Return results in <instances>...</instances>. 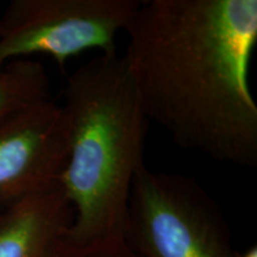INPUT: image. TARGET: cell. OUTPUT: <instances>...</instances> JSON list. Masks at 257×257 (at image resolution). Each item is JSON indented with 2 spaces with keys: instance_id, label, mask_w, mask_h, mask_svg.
<instances>
[{
  "instance_id": "obj_1",
  "label": "cell",
  "mask_w": 257,
  "mask_h": 257,
  "mask_svg": "<svg viewBox=\"0 0 257 257\" xmlns=\"http://www.w3.org/2000/svg\"><path fill=\"white\" fill-rule=\"evenodd\" d=\"M124 31L123 56L148 120L182 149L256 167L249 68L257 0L142 2Z\"/></svg>"
},
{
  "instance_id": "obj_2",
  "label": "cell",
  "mask_w": 257,
  "mask_h": 257,
  "mask_svg": "<svg viewBox=\"0 0 257 257\" xmlns=\"http://www.w3.org/2000/svg\"><path fill=\"white\" fill-rule=\"evenodd\" d=\"M68 155L60 187L75 242L124 238L128 197L142 167L148 120L123 55L100 54L67 80Z\"/></svg>"
},
{
  "instance_id": "obj_3",
  "label": "cell",
  "mask_w": 257,
  "mask_h": 257,
  "mask_svg": "<svg viewBox=\"0 0 257 257\" xmlns=\"http://www.w3.org/2000/svg\"><path fill=\"white\" fill-rule=\"evenodd\" d=\"M124 238L140 257H234L226 224L207 192L186 175L135 176Z\"/></svg>"
},
{
  "instance_id": "obj_4",
  "label": "cell",
  "mask_w": 257,
  "mask_h": 257,
  "mask_svg": "<svg viewBox=\"0 0 257 257\" xmlns=\"http://www.w3.org/2000/svg\"><path fill=\"white\" fill-rule=\"evenodd\" d=\"M141 0H12L0 18V68L29 55H47L64 69L86 50L117 53Z\"/></svg>"
},
{
  "instance_id": "obj_5",
  "label": "cell",
  "mask_w": 257,
  "mask_h": 257,
  "mask_svg": "<svg viewBox=\"0 0 257 257\" xmlns=\"http://www.w3.org/2000/svg\"><path fill=\"white\" fill-rule=\"evenodd\" d=\"M67 155V119L53 99L0 125V210L59 186Z\"/></svg>"
},
{
  "instance_id": "obj_6",
  "label": "cell",
  "mask_w": 257,
  "mask_h": 257,
  "mask_svg": "<svg viewBox=\"0 0 257 257\" xmlns=\"http://www.w3.org/2000/svg\"><path fill=\"white\" fill-rule=\"evenodd\" d=\"M73 223L59 186L0 210V257H53Z\"/></svg>"
},
{
  "instance_id": "obj_7",
  "label": "cell",
  "mask_w": 257,
  "mask_h": 257,
  "mask_svg": "<svg viewBox=\"0 0 257 257\" xmlns=\"http://www.w3.org/2000/svg\"><path fill=\"white\" fill-rule=\"evenodd\" d=\"M49 99V78L40 62L15 60L0 68V125Z\"/></svg>"
},
{
  "instance_id": "obj_8",
  "label": "cell",
  "mask_w": 257,
  "mask_h": 257,
  "mask_svg": "<svg viewBox=\"0 0 257 257\" xmlns=\"http://www.w3.org/2000/svg\"><path fill=\"white\" fill-rule=\"evenodd\" d=\"M69 231V230H68ZM53 257H140L125 238L75 242L68 232L61 240Z\"/></svg>"
},
{
  "instance_id": "obj_9",
  "label": "cell",
  "mask_w": 257,
  "mask_h": 257,
  "mask_svg": "<svg viewBox=\"0 0 257 257\" xmlns=\"http://www.w3.org/2000/svg\"><path fill=\"white\" fill-rule=\"evenodd\" d=\"M234 257H257V248L256 246H251V248H249L243 252L236 251Z\"/></svg>"
}]
</instances>
